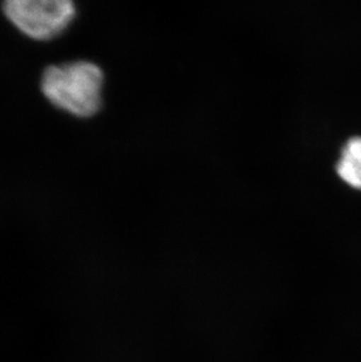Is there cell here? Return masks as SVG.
<instances>
[{
	"label": "cell",
	"mask_w": 361,
	"mask_h": 362,
	"mask_svg": "<svg viewBox=\"0 0 361 362\" xmlns=\"http://www.w3.org/2000/svg\"><path fill=\"white\" fill-rule=\"evenodd\" d=\"M105 73L88 60L50 65L40 78L45 99L57 110L76 119H89L103 107Z\"/></svg>",
	"instance_id": "1"
},
{
	"label": "cell",
	"mask_w": 361,
	"mask_h": 362,
	"mask_svg": "<svg viewBox=\"0 0 361 362\" xmlns=\"http://www.w3.org/2000/svg\"><path fill=\"white\" fill-rule=\"evenodd\" d=\"M3 13L21 35L42 42L58 38L71 26L76 5L72 0H7Z\"/></svg>",
	"instance_id": "2"
},
{
	"label": "cell",
	"mask_w": 361,
	"mask_h": 362,
	"mask_svg": "<svg viewBox=\"0 0 361 362\" xmlns=\"http://www.w3.org/2000/svg\"><path fill=\"white\" fill-rule=\"evenodd\" d=\"M337 171L348 185L361 189V137L352 139L345 146Z\"/></svg>",
	"instance_id": "3"
}]
</instances>
